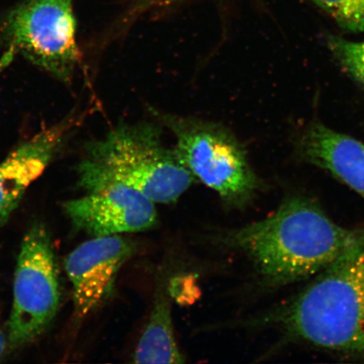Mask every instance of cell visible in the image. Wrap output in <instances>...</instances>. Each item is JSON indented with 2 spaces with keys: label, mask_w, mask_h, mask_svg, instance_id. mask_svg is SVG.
Instances as JSON below:
<instances>
[{
  "label": "cell",
  "mask_w": 364,
  "mask_h": 364,
  "mask_svg": "<svg viewBox=\"0 0 364 364\" xmlns=\"http://www.w3.org/2000/svg\"><path fill=\"white\" fill-rule=\"evenodd\" d=\"M352 233L311 199L294 196L271 215L227 231L220 242L247 257L262 283L276 288L316 277Z\"/></svg>",
  "instance_id": "obj_1"
},
{
  "label": "cell",
  "mask_w": 364,
  "mask_h": 364,
  "mask_svg": "<svg viewBox=\"0 0 364 364\" xmlns=\"http://www.w3.org/2000/svg\"><path fill=\"white\" fill-rule=\"evenodd\" d=\"M291 338L331 353L364 356V226L297 295L262 318Z\"/></svg>",
  "instance_id": "obj_2"
},
{
  "label": "cell",
  "mask_w": 364,
  "mask_h": 364,
  "mask_svg": "<svg viewBox=\"0 0 364 364\" xmlns=\"http://www.w3.org/2000/svg\"><path fill=\"white\" fill-rule=\"evenodd\" d=\"M81 188L114 182L129 186L156 204L178 201L195 181L175 149L165 146L161 130L149 122H121L91 143L78 167Z\"/></svg>",
  "instance_id": "obj_3"
},
{
  "label": "cell",
  "mask_w": 364,
  "mask_h": 364,
  "mask_svg": "<svg viewBox=\"0 0 364 364\" xmlns=\"http://www.w3.org/2000/svg\"><path fill=\"white\" fill-rule=\"evenodd\" d=\"M176 139L177 156L195 180L217 193L228 208L247 206L261 188L236 136L216 122L150 109Z\"/></svg>",
  "instance_id": "obj_4"
},
{
  "label": "cell",
  "mask_w": 364,
  "mask_h": 364,
  "mask_svg": "<svg viewBox=\"0 0 364 364\" xmlns=\"http://www.w3.org/2000/svg\"><path fill=\"white\" fill-rule=\"evenodd\" d=\"M74 0H25L4 16L0 38L9 57L19 55L62 81L80 63Z\"/></svg>",
  "instance_id": "obj_5"
},
{
  "label": "cell",
  "mask_w": 364,
  "mask_h": 364,
  "mask_svg": "<svg viewBox=\"0 0 364 364\" xmlns=\"http://www.w3.org/2000/svg\"><path fill=\"white\" fill-rule=\"evenodd\" d=\"M60 288L51 238L42 225L31 228L21 242L14 279L9 339L22 346L38 338L55 317Z\"/></svg>",
  "instance_id": "obj_6"
},
{
  "label": "cell",
  "mask_w": 364,
  "mask_h": 364,
  "mask_svg": "<svg viewBox=\"0 0 364 364\" xmlns=\"http://www.w3.org/2000/svg\"><path fill=\"white\" fill-rule=\"evenodd\" d=\"M83 189V197L67 202L65 209L74 225L92 237L139 233L158 223L156 204L129 186L100 182Z\"/></svg>",
  "instance_id": "obj_7"
},
{
  "label": "cell",
  "mask_w": 364,
  "mask_h": 364,
  "mask_svg": "<svg viewBox=\"0 0 364 364\" xmlns=\"http://www.w3.org/2000/svg\"><path fill=\"white\" fill-rule=\"evenodd\" d=\"M138 250L124 235L92 237L68 255L65 271L73 287L76 316L84 318L107 301L122 268Z\"/></svg>",
  "instance_id": "obj_8"
},
{
  "label": "cell",
  "mask_w": 364,
  "mask_h": 364,
  "mask_svg": "<svg viewBox=\"0 0 364 364\" xmlns=\"http://www.w3.org/2000/svg\"><path fill=\"white\" fill-rule=\"evenodd\" d=\"M68 122L41 131L0 162V225L11 217L27 189L43 174L61 149L70 130Z\"/></svg>",
  "instance_id": "obj_9"
},
{
  "label": "cell",
  "mask_w": 364,
  "mask_h": 364,
  "mask_svg": "<svg viewBox=\"0 0 364 364\" xmlns=\"http://www.w3.org/2000/svg\"><path fill=\"white\" fill-rule=\"evenodd\" d=\"M304 158L331 173L364 199V144L321 124H314L300 141Z\"/></svg>",
  "instance_id": "obj_10"
},
{
  "label": "cell",
  "mask_w": 364,
  "mask_h": 364,
  "mask_svg": "<svg viewBox=\"0 0 364 364\" xmlns=\"http://www.w3.org/2000/svg\"><path fill=\"white\" fill-rule=\"evenodd\" d=\"M134 363L177 364L185 363L176 338L169 299L159 296L133 355Z\"/></svg>",
  "instance_id": "obj_11"
},
{
  "label": "cell",
  "mask_w": 364,
  "mask_h": 364,
  "mask_svg": "<svg viewBox=\"0 0 364 364\" xmlns=\"http://www.w3.org/2000/svg\"><path fill=\"white\" fill-rule=\"evenodd\" d=\"M338 23L353 33H364V0H312Z\"/></svg>",
  "instance_id": "obj_12"
},
{
  "label": "cell",
  "mask_w": 364,
  "mask_h": 364,
  "mask_svg": "<svg viewBox=\"0 0 364 364\" xmlns=\"http://www.w3.org/2000/svg\"><path fill=\"white\" fill-rule=\"evenodd\" d=\"M328 47L340 65L364 87V41L350 42L339 38H331Z\"/></svg>",
  "instance_id": "obj_13"
},
{
  "label": "cell",
  "mask_w": 364,
  "mask_h": 364,
  "mask_svg": "<svg viewBox=\"0 0 364 364\" xmlns=\"http://www.w3.org/2000/svg\"><path fill=\"white\" fill-rule=\"evenodd\" d=\"M177 0H136L134 8L136 11H144L151 8L168 6Z\"/></svg>",
  "instance_id": "obj_14"
},
{
  "label": "cell",
  "mask_w": 364,
  "mask_h": 364,
  "mask_svg": "<svg viewBox=\"0 0 364 364\" xmlns=\"http://www.w3.org/2000/svg\"><path fill=\"white\" fill-rule=\"evenodd\" d=\"M6 336L4 335L3 332L0 331V358L3 356L6 349Z\"/></svg>",
  "instance_id": "obj_15"
}]
</instances>
